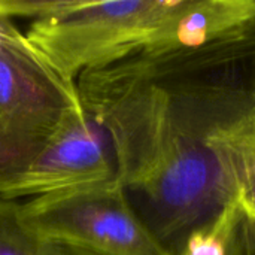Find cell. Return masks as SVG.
Instances as JSON below:
<instances>
[{
	"instance_id": "cell-1",
	"label": "cell",
	"mask_w": 255,
	"mask_h": 255,
	"mask_svg": "<svg viewBox=\"0 0 255 255\" xmlns=\"http://www.w3.org/2000/svg\"><path fill=\"white\" fill-rule=\"evenodd\" d=\"M85 112L109 134L133 211L172 255L233 200L212 134L247 114L251 94L193 66L178 48L149 49L82 73Z\"/></svg>"
},
{
	"instance_id": "cell-2",
	"label": "cell",
	"mask_w": 255,
	"mask_h": 255,
	"mask_svg": "<svg viewBox=\"0 0 255 255\" xmlns=\"http://www.w3.org/2000/svg\"><path fill=\"white\" fill-rule=\"evenodd\" d=\"M191 1L78 0L67 10L33 21L25 37L66 79L143 51L178 46L176 25Z\"/></svg>"
},
{
	"instance_id": "cell-3",
	"label": "cell",
	"mask_w": 255,
	"mask_h": 255,
	"mask_svg": "<svg viewBox=\"0 0 255 255\" xmlns=\"http://www.w3.org/2000/svg\"><path fill=\"white\" fill-rule=\"evenodd\" d=\"M84 112L76 82L61 76L9 19H0V191Z\"/></svg>"
},
{
	"instance_id": "cell-4",
	"label": "cell",
	"mask_w": 255,
	"mask_h": 255,
	"mask_svg": "<svg viewBox=\"0 0 255 255\" xmlns=\"http://www.w3.org/2000/svg\"><path fill=\"white\" fill-rule=\"evenodd\" d=\"M22 215L46 245L91 255H172L133 211L118 181L30 199Z\"/></svg>"
},
{
	"instance_id": "cell-5",
	"label": "cell",
	"mask_w": 255,
	"mask_h": 255,
	"mask_svg": "<svg viewBox=\"0 0 255 255\" xmlns=\"http://www.w3.org/2000/svg\"><path fill=\"white\" fill-rule=\"evenodd\" d=\"M117 181L118 163L112 140L84 109L63 127L22 175L0 191V197L34 199Z\"/></svg>"
},
{
	"instance_id": "cell-6",
	"label": "cell",
	"mask_w": 255,
	"mask_h": 255,
	"mask_svg": "<svg viewBox=\"0 0 255 255\" xmlns=\"http://www.w3.org/2000/svg\"><path fill=\"white\" fill-rule=\"evenodd\" d=\"M233 184V202L255 223V106L212 134Z\"/></svg>"
},
{
	"instance_id": "cell-7",
	"label": "cell",
	"mask_w": 255,
	"mask_h": 255,
	"mask_svg": "<svg viewBox=\"0 0 255 255\" xmlns=\"http://www.w3.org/2000/svg\"><path fill=\"white\" fill-rule=\"evenodd\" d=\"M255 21L254 0L191 1L176 25V43L197 49Z\"/></svg>"
},
{
	"instance_id": "cell-8",
	"label": "cell",
	"mask_w": 255,
	"mask_h": 255,
	"mask_svg": "<svg viewBox=\"0 0 255 255\" xmlns=\"http://www.w3.org/2000/svg\"><path fill=\"white\" fill-rule=\"evenodd\" d=\"M45 247L24 220L22 203L0 197V255H43Z\"/></svg>"
},
{
	"instance_id": "cell-9",
	"label": "cell",
	"mask_w": 255,
	"mask_h": 255,
	"mask_svg": "<svg viewBox=\"0 0 255 255\" xmlns=\"http://www.w3.org/2000/svg\"><path fill=\"white\" fill-rule=\"evenodd\" d=\"M78 0H0V19H45L72 7Z\"/></svg>"
},
{
	"instance_id": "cell-10",
	"label": "cell",
	"mask_w": 255,
	"mask_h": 255,
	"mask_svg": "<svg viewBox=\"0 0 255 255\" xmlns=\"http://www.w3.org/2000/svg\"><path fill=\"white\" fill-rule=\"evenodd\" d=\"M227 255H255V223L239 208L227 236Z\"/></svg>"
},
{
	"instance_id": "cell-11",
	"label": "cell",
	"mask_w": 255,
	"mask_h": 255,
	"mask_svg": "<svg viewBox=\"0 0 255 255\" xmlns=\"http://www.w3.org/2000/svg\"><path fill=\"white\" fill-rule=\"evenodd\" d=\"M43 255H91L75 248H67V247H60V245H46Z\"/></svg>"
}]
</instances>
